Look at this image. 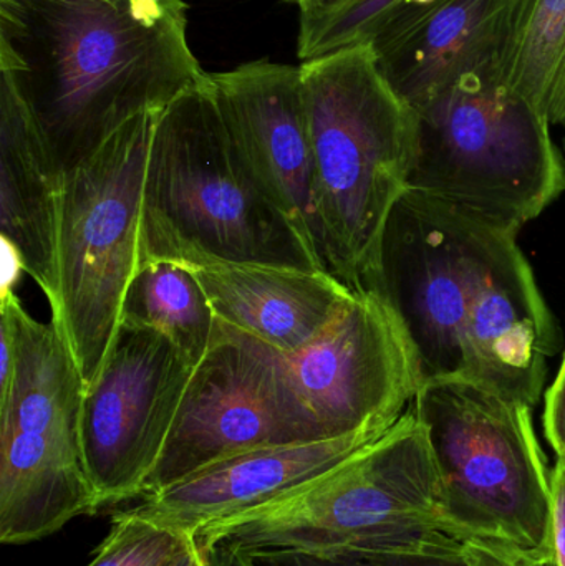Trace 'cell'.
Segmentation results:
<instances>
[{
  "label": "cell",
  "instance_id": "6da1fadb",
  "mask_svg": "<svg viewBox=\"0 0 565 566\" xmlns=\"http://www.w3.org/2000/svg\"><path fill=\"white\" fill-rule=\"evenodd\" d=\"M517 232L417 191L397 202L367 290L394 310L423 385L464 379L537 405L556 322Z\"/></svg>",
  "mask_w": 565,
  "mask_h": 566
},
{
  "label": "cell",
  "instance_id": "7a4b0ae2",
  "mask_svg": "<svg viewBox=\"0 0 565 566\" xmlns=\"http://www.w3.org/2000/svg\"><path fill=\"white\" fill-rule=\"evenodd\" d=\"M186 25L182 0H0V72L60 176L205 78Z\"/></svg>",
  "mask_w": 565,
  "mask_h": 566
},
{
  "label": "cell",
  "instance_id": "3957f363",
  "mask_svg": "<svg viewBox=\"0 0 565 566\" xmlns=\"http://www.w3.org/2000/svg\"><path fill=\"white\" fill-rule=\"evenodd\" d=\"M155 262L327 271L236 146L211 73L156 118L143 188L138 269Z\"/></svg>",
  "mask_w": 565,
  "mask_h": 566
},
{
  "label": "cell",
  "instance_id": "277c9868",
  "mask_svg": "<svg viewBox=\"0 0 565 566\" xmlns=\"http://www.w3.org/2000/svg\"><path fill=\"white\" fill-rule=\"evenodd\" d=\"M301 75L322 262L350 289H368L408 191L417 112L385 78L372 43L302 62Z\"/></svg>",
  "mask_w": 565,
  "mask_h": 566
},
{
  "label": "cell",
  "instance_id": "5b68a950",
  "mask_svg": "<svg viewBox=\"0 0 565 566\" xmlns=\"http://www.w3.org/2000/svg\"><path fill=\"white\" fill-rule=\"evenodd\" d=\"M410 409L433 454L448 534L520 558L554 557L551 472L533 408L477 382L435 379Z\"/></svg>",
  "mask_w": 565,
  "mask_h": 566
},
{
  "label": "cell",
  "instance_id": "8992f818",
  "mask_svg": "<svg viewBox=\"0 0 565 566\" xmlns=\"http://www.w3.org/2000/svg\"><path fill=\"white\" fill-rule=\"evenodd\" d=\"M415 112L408 191L514 232L565 192L564 159L550 118L511 92L500 70L463 76Z\"/></svg>",
  "mask_w": 565,
  "mask_h": 566
},
{
  "label": "cell",
  "instance_id": "52a82bcc",
  "mask_svg": "<svg viewBox=\"0 0 565 566\" xmlns=\"http://www.w3.org/2000/svg\"><path fill=\"white\" fill-rule=\"evenodd\" d=\"M431 531L447 532L440 478L427 434L408 408L380 439L331 471L271 504L215 522L195 538L244 551L334 552Z\"/></svg>",
  "mask_w": 565,
  "mask_h": 566
},
{
  "label": "cell",
  "instance_id": "ba28073f",
  "mask_svg": "<svg viewBox=\"0 0 565 566\" xmlns=\"http://www.w3.org/2000/svg\"><path fill=\"white\" fill-rule=\"evenodd\" d=\"M158 115L129 119L92 158L60 176L52 319L85 386L102 368L138 271L143 188Z\"/></svg>",
  "mask_w": 565,
  "mask_h": 566
},
{
  "label": "cell",
  "instance_id": "9c48e42d",
  "mask_svg": "<svg viewBox=\"0 0 565 566\" xmlns=\"http://www.w3.org/2000/svg\"><path fill=\"white\" fill-rule=\"evenodd\" d=\"M322 439L289 389L274 348L216 319L143 497L254 449Z\"/></svg>",
  "mask_w": 565,
  "mask_h": 566
},
{
  "label": "cell",
  "instance_id": "30bf717a",
  "mask_svg": "<svg viewBox=\"0 0 565 566\" xmlns=\"http://www.w3.org/2000/svg\"><path fill=\"white\" fill-rule=\"evenodd\" d=\"M274 355L295 401L324 439L388 431L423 386L407 332L374 290H354L307 345Z\"/></svg>",
  "mask_w": 565,
  "mask_h": 566
},
{
  "label": "cell",
  "instance_id": "8fae6325",
  "mask_svg": "<svg viewBox=\"0 0 565 566\" xmlns=\"http://www.w3.org/2000/svg\"><path fill=\"white\" fill-rule=\"evenodd\" d=\"M192 369L161 333L119 323L80 411L83 461L98 507L143 495Z\"/></svg>",
  "mask_w": 565,
  "mask_h": 566
},
{
  "label": "cell",
  "instance_id": "7c38bea8",
  "mask_svg": "<svg viewBox=\"0 0 565 566\" xmlns=\"http://www.w3.org/2000/svg\"><path fill=\"white\" fill-rule=\"evenodd\" d=\"M211 80L226 126L259 185L322 262L301 66L259 60L211 73Z\"/></svg>",
  "mask_w": 565,
  "mask_h": 566
},
{
  "label": "cell",
  "instance_id": "4fadbf2b",
  "mask_svg": "<svg viewBox=\"0 0 565 566\" xmlns=\"http://www.w3.org/2000/svg\"><path fill=\"white\" fill-rule=\"evenodd\" d=\"M514 0L410 3L372 42L378 66L414 108L471 73L500 70Z\"/></svg>",
  "mask_w": 565,
  "mask_h": 566
},
{
  "label": "cell",
  "instance_id": "5bb4252c",
  "mask_svg": "<svg viewBox=\"0 0 565 566\" xmlns=\"http://www.w3.org/2000/svg\"><path fill=\"white\" fill-rule=\"evenodd\" d=\"M391 429V428H390ZM387 431L269 446L216 462L148 495L138 514L195 537L201 528L284 497L350 458Z\"/></svg>",
  "mask_w": 565,
  "mask_h": 566
},
{
  "label": "cell",
  "instance_id": "9a60e30c",
  "mask_svg": "<svg viewBox=\"0 0 565 566\" xmlns=\"http://www.w3.org/2000/svg\"><path fill=\"white\" fill-rule=\"evenodd\" d=\"M60 175L15 83L0 82V232L17 268L49 300L59 298Z\"/></svg>",
  "mask_w": 565,
  "mask_h": 566
},
{
  "label": "cell",
  "instance_id": "2e32d148",
  "mask_svg": "<svg viewBox=\"0 0 565 566\" xmlns=\"http://www.w3.org/2000/svg\"><path fill=\"white\" fill-rule=\"evenodd\" d=\"M189 271L205 289L216 319L281 353L307 345L354 292L328 271L255 264Z\"/></svg>",
  "mask_w": 565,
  "mask_h": 566
},
{
  "label": "cell",
  "instance_id": "e0dca14e",
  "mask_svg": "<svg viewBox=\"0 0 565 566\" xmlns=\"http://www.w3.org/2000/svg\"><path fill=\"white\" fill-rule=\"evenodd\" d=\"M119 323L161 333L196 368L215 338L216 313L192 271L155 262L139 268L129 282Z\"/></svg>",
  "mask_w": 565,
  "mask_h": 566
},
{
  "label": "cell",
  "instance_id": "ac0fdd59",
  "mask_svg": "<svg viewBox=\"0 0 565 566\" xmlns=\"http://www.w3.org/2000/svg\"><path fill=\"white\" fill-rule=\"evenodd\" d=\"M564 50L565 0H514L501 78L546 116Z\"/></svg>",
  "mask_w": 565,
  "mask_h": 566
},
{
  "label": "cell",
  "instance_id": "d6986e66",
  "mask_svg": "<svg viewBox=\"0 0 565 566\" xmlns=\"http://www.w3.org/2000/svg\"><path fill=\"white\" fill-rule=\"evenodd\" d=\"M245 552L252 566H468L463 542L443 531L423 532L375 547L334 552Z\"/></svg>",
  "mask_w": 565,
  "mask_h": 566
},
{
  "label": "cell",
  "instance_id": "ffe728a7",
  "mask_svg": "<svg viewBox=\"0 0 565 566\" xmlns=\"http://www.w3.org/2000/svg\"><path fill=\"white\" fill-rule=\"evenodd\" d=\"M408 0H341L314 15H301L297 55L302 62L372 43Z\"/></svg>",
  "mask_w": 565,
  "mask_h": 566
},
{
  "label": "cell",
  "instance_id": "44dd1931",
  "mask_svg": "<svg viewBox=\"0 0 565 566\" xmlns=\"http://www.w3.org/2000/svg\"><path fill=\"white\" fill-rule=\"evenodd\" d=\"M196 538L135 509L113 517L112 528L86 566H176L196 551Z\"/></svg>",
  "mask_w": 565,
  "mask_h": 566
},
{
  "label": "cell",
  "instance_id": "7402d4cb",
  "mask_svg": "<svg viewBox=\"0 0 565 566\" xmlns=\"http://www.w3.org/2000/svg\"><path fill=\"white\" fill-rule=\"evenodd\" d=\"M544 431L557 455H565V355L559 373L546 392Z\"/></svg>",
  "mask_w": 565,
  "mask_h": 566
},
{
  "label": "cell",
  "instance_id": "603a6c76",
  "mask_svg": "<svg viewBox=\"0 0 565 566\" xmlns=\"http://www.w3.org/2000/svg\"><path fill=\"white\" fill-rule=\"evenodd\" d=\"M551 495H553V551L557 565L565 566V455H557L551 471Z\"/></svg>",
  "mask_w": 565,
  "mask_h": 566
},
{
  "label": "cell",
  "instance_id": "cb8c5ba5",
  "mask_svg": "<svg viewBox=\"0 0 565 566\" xmlns=\"http://www.w3.org/2000/svg\"><path fill=\"white\" fill-rule=\"evenodd\" d=\"M461 542H463L468 566H516L520 560V557L510 548L494 542L481 541V538H467Z\"/></svg>",
  "mask_w": 565,
  "mask_h": 566
},
{
  "label": "cell",
  "instance_id": "d4e9b609",
  "mask_svg": "<svg viewBox=\"0 0 565 566\" xmlns=\"http://www.w3.org/2000/svg\"><path fill=\"white\" fill-rule=\"evenodd\" d=\"M198 544V542H196ZM206 566H252L248 552L229 544L198 545Z\"/></svg>",
  "mask_w": 565,
  "mask_h": 566
},
{
  "label": "cell",
  "instance_id": "484cf974",
  "mask_svg": "<svg viewBox=\"0 0 565 566\" xmlns=\"http://www.w3.org/2000/svg\"><path fill=\"white\" fill-rule=\"evenodd\" d=\"M546 113L551 125L561 126L565 129V50L559 69H557L556 76H554Z\"/></svg>",
  "mask_w": 565,
  "mask_h": 566
},
{
  "label": "cell",
  "instance_id": "4316f807",
  "mask_svg": "<svg viewBox=\"0 0 565 566\" xmlns=\"http://www.w3.org/2000/svg\"><path fill=\"white\" fill-rule=\"evenodd\" d=\"M301 9V15H314L337 6L341 0H291Z\"/></svg>",
  "mask_w": 565,
  "mask_h": 566
},
{
  "label": "cell",
  "instance_id": "83f0119b",
  "mask_svg": "<svg viewBox=\"0 0 565 566\" xmlns=\"http://www.w3.org/2000/svg\"><path fill=\"white\" fill-rule=\"evenodd\" d=\"M516 566H559L556 558H520Z\"/></svg>",
  "mask_w": 565,
  "mask_h": 566
},
{
  "label": "cell",
  "instance_id": "f1b7e54d",
  "mask_svg": "<svg viewBox=\"0 0 565 566\" xmlns=\"http://www.w3.org/2000/svg\"><path fill=\"white\" fill-rule=\"evenodd\" d=\"M196 552H198V545H196V551L192 552L191 555H188V557L182 558V560L179 562V564L176 566H191L192 562H195Z\"/></svg>",
  "mask_w": 565,
  "mask_h": 566
},
{
  "label": "cell",
  "instance_id": "f546056e",
  "mask_svg": "<svg viewBox=\"0 0 565 566\" xmlns=\"http://www.w3.org/2000/svg\"><path fill=\"white\" fill-rule=\"evenodd\" d=\"M191 566H206L205 558H202V554H201V551H199V547H198V552H196L195 562H192Z\"/></svg>",
  "mask_w": 565,
  "mask_h": 566
},
{
  "label": "cell",
  "instance_id": "4dcf8cb0",
  "mask_svg": "<svg viewBox=\"0 0 565 566\" xmlns=\"http://www.w3.org/2000/svg\"><path fill=\"white\" fill-rule=\"evenodd\" d=\"M564 148H565V142H564Z\"/></svg>",
  "mask_w": 565,
  "mask_h": 566
}]
</instances>
